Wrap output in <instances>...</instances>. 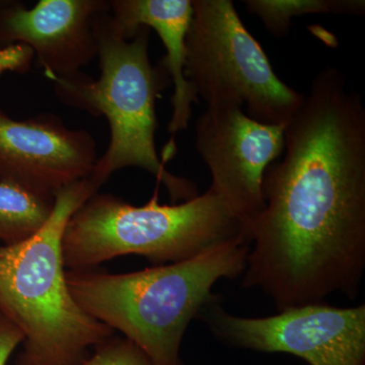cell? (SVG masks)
<instances>
[{
	"label": "cell",
	"instance_id": "cell-1",
	"mask_svg": "<svg viewBox=\"0 0 365 365\" xmlns=\"http://www.w3.org/2000/svg\"><path fill=\"white\" fill-rule=\"evenodd\" d=\"M284 141L264 176L244 287L278 312L335 292L354 299L365 268V108L337 67L314 78Z\"/></svg>",
	"mask_w": 365,
	"mask_h": 365
},
{
	"label": "cell",
	"instance_id": "cell-2",
	"mask_svg": "<svg viewBox=\"0 0 365 365\" xmlns=\"http://www.w3.org/2000/svg\"><path fill=\"white\" fill-rule=\"evenodd\" d=\"M251 242L232 240L194 258L137 272L66 270L67 285L81 309L119 331L153 365H182L181 345L192 319L215 299L222 278L246 269Z\"/></svg>",
	"mask_w": 365,
	"mask_h": 365
},
{
	"label": "cell",
	"instance_id": "cell-3",
	"mask_svg": "<svg viewBox=\"0 0 365 365\" xmlns=\"http://www.w3.org/2000/svg\"><path fill=\"white\" fill-rule=\"evenodd\" d=\"M100 78L78 72L54 78V90L63 104L103 116L110 126V143L98 158L88 181L96 193L118 170L139 168L163 182L170 198L188 201L198 196L195 184L165 169L155 148V102L172 83L163 59L150 58V29L141 26L130 39L124 37L111 11L93 20Z\"/></svg>",
	"mask_w": 365,
	"mask_h": 365
},
{
	"label": "cell",
	"instance_id": "cell-4",
	"mask_svg": "<svg viewBox=\"0 0 365 365\" xmlns=\"http://www.w3.org/2000/svg\"><path fill=\"white\" fill-rule=\"evenodd\" d=\"M96 194L88 179L55 194L44 227L16 245H0V313L20 329L18 365H81L115 335L86 313L66 280L62 237L72 215Z\"/></svg>",
	"mask_w": 365,
	"mask_h": 365
},
{
	"label": "cell",
	"instance_id": "cell-5",
	"mask_svg": "<svg viewBox=\"0 0 365 365\" xmlns=\"http://www.w3.org/2000/svg\"><path fill=\"white\" fill-rule=\"evenodd\" d=\"M239 237L250 241L244 225L210 188L173 205L158 202V190L143 206L98 192L67 223L62 254L66 270H88L127 255L163 265L188 260Z\"/></svg>",
	"mask_w": 365,
	"mask_h": 365
},
{
	"label": "cell",
	"instance_id": "cell-6",
	"mask_svg": "<svg viewBox=\"0 0 365 365\" xmlns=\"http://www.w3.org/2000/svg\"><path fill=\"white\" fill-rule=\"evenodd\" d=\"M185 76L209 108H241L261 123L285 126L304 96L283 83L230 0H192Z\"/></svg>",
	"mask_w": 365,
	"mask_h": 365
},
{
	"label": "cell",
	"instance_id": "cell-7",
	"mask_svg": "<svg viewBox=\"0 0 365 365\" xmlns=\"http://www.w3.org/2000/svg\"><path fill=\"white\" fill-rule=\"evenodd\" d=\"M199 314L217 339L235 347L288 353L309 365H365V304L318 302L266 318H242L228 313L215 297Z\"/></svg>",
	"mask_w": 365,
	"mask_h": 365
},
{
	"label": "cell",
	"instance_id": "cell-8",
	"mask_svg": "<svg viewBox=\"0 0 365 365\" xmlns=\"http://www.w3.org/2000/svg\"><path fill=\"white\" fill-rule=\"evenodd\" d=\"M284 128L261 123L232 107H207L196 121V148L210 170V189L239 218L249 237L265 207L266 170L284 151Z\"/></svg>",
	"mask_w": 365,
	"mask_h": 365
},
{
	"label": "cell",
	"instance_id": "cell-9",
	"mask_svg": "<svg viewBox=\"0 0 365 365\" xmlns=\"http://www.w3.org/2000/svg\"><path fill=\"white\" fill-rule=\"evenodd\" d=\"M97 160L90 132L68 128L53 114L14 120L0 109V182L54 197L88 179Z\"/></svg>",
	"mask_w": 365,
	"mask_h": 365
},
{
	"label": "cell",
	"instance_id": "cell-10",
	"mask_svg": "<svg viewBox=\"0 0 365 365\" xmlns=\"http://www.w3.org/2000/svg\"><path fill=\"white\" fill-rule=\"evenodd\" d=\"M110 11L107 0H40L31 9L4 4L0 44L30 48L49 78L73 76L97 58L93 20Z\"/></svg>",
	"mask_w": 365,
	"mask_h": 365
},
{
	"label": "cell",
	"instance_id": "cell-11",
	"mask_svg": "<svg viewBox=\"0 0 365 365\" xmlns=\"http://www.w3.org/2000/svg\"><path fill=\"white\" fill-rule=\"evenodd\" d=\"M111 14L124 37L130 39L141 26L160 36L167 55L163 58L174 86L172 116L168 130L170 141L189 127L193 105L199 98L185 76L186 38L193 16L192 0H113Z\"/></svg>",
	"mask_w": 365,
	"mask_h": 365
},
{
	"label": "cell",
	"instance_id": "cell-12",
	"mask_svg": "<svg viewBox=\"0 0 365 365\" xmlns=\"http://www.w3.org/2000/svg\"><path fill=\"white\" fill-rule=\"evenodd\" d=\"M54 203V197L0 182V240L7 246L28 241L50 220Z\"/></svg>",
	"mask_w": 365,
	"mask_h": 365
},
{
	"label": "cell",
	"instance_id": "cell-13",
	"mask_svg": "<svg viewBox=\"0 0 365 365\" xmlns=\"http://www.w3.org/2000/svg\"><path fill=\"white\" fill-rule=\"evenodd\" d=\"M247 11L260 19L271 35L284 38L292 18L307 14L364 16V0H247Z\"/></svg>",
	"mask_w": 365,
	"mask_h": 365
},
{
	"label": "cell",
	"instance_id": "cell-14",
	"mask_svg": "<svg viewBox=\"0 0 365 365\" xmlns=\"http://www.w3.org/2000/svg\"><path fill=\"white\" fill-rule=\"evenodd\" d=\"M81 365H153L136 345L126 338L113 336L95 348Z\"/></svg>",
	"mask_w": 365,
	"mask_h": 365
},
{
	"label": "cell",
	"instance_id": "cell-15",
	"mask_svg": "<svg viewBox=\"0 0 365 365\" xmlns=\"http://www.w3.org/2000/svg\"><path fill=\"white\" fill-rule=\"evenodd\" d=\"M33 51L25 45H6L0 49V74L2 72L26 71Z\"/></svg>",
	"mask_w": 365,
	"mask_h": 365
},
{
	"label": "cell",
	"instance_id": "cell-16",
	"mask_svg": "<svg viewBox=\"0 0 365 365\" xmlns=\"http://www.w3.org/2000/svg\"><path fill=\"white\" fill-rule=\"evenodd\" d=\"M23 342L20 329L0 313V365H6L14 350Z\"/></svg>",
	"mask_w": 365,
	"mask_h": 365
},
{
	"label": "cell",
	"instance_id": "cell-17",
	"mask_svg": "<svg viewBox=\"0 0 365 365\" xmlns=\"http://www.w3.org/2000/svg\"><path fill=\"white\" fill-rule=\"evenodd\" d=\"M4 47V46H2L1 44H0V49H1V48Z\"/></svg>",
	"mask_w": 365,
	"mask_h": 365
}]
</instances>
